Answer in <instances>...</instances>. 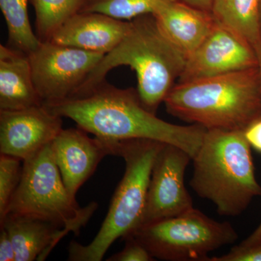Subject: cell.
I'll return each instance as SVG.
<instances>
[{
  "label": "cell",
  "instance_id": "6da1fadb",
  "mask_svg": "<svg viewBox=\"0 0 261 261\" xmlns=\"http://www.w3.org/2000/svg\"><path fill=\"white\" fill-rule=\"evenodd\" d=\"M43 105L50 112L70 118L79 128L103 140L159 141L177 146L192 159L207 130L200 125L180 126L163 121L143 106L137 89L118 88L106 80L80 97Z\"/></svg>",
  "mask_w": 261,
  "mask_h": 261
},
{
  "label": "cell",
  "instance_id": "7a4b0ae2",
  "mask_svg": "<svg viewBox=\"0 0 261 261\" xmlns=\"http://www.w3.org/2000/svg\"><path fill=\"white\" fill-rule=\"evenodd\" d=\"M129 32L99 64L72 97L87 93L106 80L117 67L128 66L137 77V92L143 106L156 114L160 105L181 76L187 56L170 40L152 14L130 20Z\"/></svg>",
  "mask_w": 261,
  "mask_h": 261
},
{
  "label": "cell",
  "instance_id": "3957f363",
  "mask_svg": "<svg viewBox=\"0 0 261 261\" xmlns=\"http://www.w3.org/2000/svg\"><path fill=\"white\" fill-rule=\"evenodd\" d=\"M167 112L206 129L244 130L261 116L258 67L175 84Z\"/></svg>",
  "mask_w": 261,
  "mask_h": 261
},
{
  "label": "cell",
  "instance_id": "277c9868",
  "mask_svg": "<svg viewBox=\"0 0 261 261\" xmlns=\"http://www.w3.org/2000/svg\"><path fill=\"white\" fill-rule=\"evenodd\" d=\"M192 161L190 186L199 197L211 201L221 216H240L261 196L243 130H206Z\"/></svg>",
  "mask_w": 261,
  "mask_h": 261
},
{
  "label": "cell",
  "instance_id": "5b68a950",
  "mask_svg": "<svg viewBox=\"0 0 261 261\" xmlns=\"http://www.w3.org/2000/svg\"><path fill=\"white\" fill-rule=\"evenodd\" d=\"M108 141L111 154L124 161V174L95 238L87 245L70 242L68 260H102L111 245L132 232L142 220L152 167L164 142L147 139Z\"/></svg>",
  "mask_w": 261,
  "mask_h": 261
},
{
  "label": "cell",
  "instance_id": "8992f818",
  "mask_svg": "<svg viewBox=\"0 0 261 261\" xmlns=\"http://www.w3.org/2000/svg\"><path fill=\"white\" fill-rule=\"evenodd\" d=\"M97 207L93 202L82 208L70 195L50 143L23 161L21 179L7 214L47 221L78 236Z\"/></svg>",
  "mask_w": 261,
  "mask_h": 261
},
{
  "label": "cell",
  "instance_id": "52a82bcc",
  "mask_svg": "<svg viewBox=\"0 0 261 261\" xmlns=\"http://www.w3.org/2000/svg\"><path fill=\"white\" fill-rule=\"evenodd\" d=\"M128 234L154 259L168 261H209V253L238 239L229 222L215 221L195 207L174 217L141 225Z\"/></svg>",
  "mask_w": 261,
  "mask_h": 261
},
{
  "label": "cell",
  "instance_id": "ba28073f",
  "mask_svg": "<svg viewBox=\"0 0 261 261\" xmlns=\"http://www.w3.org/2000/svg\"><path fill=\"white\" fill-rule=\"evenodd\" d=\"M104 56L51 42L41 43L29 57L34 85L43 104L72 97Z\"/></svg>",
  "mask_w": 261,
  "mask_h": 261
},
{
  "label": "cell",
  "instance_id": "9c48e42d",
  "mask_svg": "<svg viewBox=\"0 0 261 261\" xmlns=\"http://www.w3.org/2000/svg\"><path fill=\"white\" fill-rule=\"evenodd\" d=\"M191 161L186 151L164 143L152 167L140 226L174 217L193 208L185 183V172Z\"/></svg>",
  "mask_w": 261,
  "mask_h": 261
},
{
  "label": "cell",
  "instance_id": "30bf717a",
  "mask_svg": "<svg viewBox=\"0 0 261 261\" xmlns=\"http://www.w3.org/2000/svg\"><path fill=\"white\" fill-rule=\"evenodd\" d=\"M258 66V58L253 48L216 21L211 34L187 58L178 83Z\"/></svg>",
  "mask_w": 261,
  "mask_h": 261
},
{
  "label": "cell",
  "instance_id": "8fae6325",
  "mask_svg": "<svg viewBox=\"0 0 261 261\" xmlns=\"http://www.w3.org/2000/svg\"><path fill=\"white\" fill-rule=\"evenodd\" d=\"M62 129L63 118L44 105L0 111V153L23 162L51 143Z\"/></svg>",
  "mask_w": 261,
  "mask_h": 261
},
{
  "label": "cell",
  "instance_id": "7c38bea8",
  "mask_svg": "<svg viewBox=\"0 0 261 261\" xmlns=\"http://www.w3.org/2000/svg\"><path fill=\"white\" fill-rule=\"evenodd\" d=\"M88 134L79 127L63 128L51 142L63 183L73 198L102 160L111 155L107 140L97 137L91 138Z\"/></svg>",
  "mask_w": 261,
  "mask_h": 261
},
{
  "label": "cell",
  "instance_id": "4fadbf2b",
  "mask_svg": "<svg viewBox=\"0 0 261 261\" xmlns=\"http://www.w3.org/2000/svg\"><path fill=\"white\" fill-rule=\"evenodd\" d=\"M132 23L102 13L81 12L70 18L49 42L106 55L129 32Z\"/></svg>",
  "mask_w": 261,
  "mask_h": 261
},
{
  "label": "cell",
  "instance_id": "5bb4252c",
  "mask_svg": "<svg viewBox=\"0 0 261 261\" xmlns=\"http://www.w3.org/2000/svg\"><path fill=\"white\" fill-rule=\"evenodd\" d=\"M152 15L168 39L187 58L203 42L216 23L211 13L181 0L162 2Z\"/></svg>",
  "mask_w": 261,
  "mask_h": 261
},
{
  "label": "cell",
  "instance_id": "9a60e30c",
  "mask_svg": "<svg viewBox=\"0 0 261 261\" xmlns=\"http://www.w3.org/2000/svg\"><path fill=\"white\" fill-rule=\"evenodd\" d=\"M29 56L0 45V111H18L42 106Z\"/></svg>",
  "mask_w": 261,
  "mask_h": 261
},
{
  "label": "cell",
  "instance_id": "2e32d148",
  "mask_svg": "<svg viewBox=\"0 0 261 261\" xmlns=\"http://www.w3.org/2000/svg\"><path fill=\"white\" fill-rule=\"evenodd\" d=\"M1 228L8 231L15 252V261L45 260L63 237L64 229L42 220L8 214Z\"/></svg>",
  "mask_w": 261,
  "mask_h": 261
},
{
  "label": "cell",
  "instance_id": "e0dca14e",
  "mask_svg": "<svg viewBox=\"0 0 261 261\" xmlns=\"http://www.w3.org/2000/svg\"><path fill=\"white\" fill-rule=\"evenodd\" d=\"M261 0H214L211 14L218 23L246 41L261 59Z\"/></svg>",
  "mask_w": 261,
  "mask_h": 261
},
{
  "label": "cell",
  "instance_id": "ac0fdd59",
  "mask_svg": "<svg viewBox=\"0 0 261 261\" xmlns=\"http://www.w3.org/2000/svg\"><path fill=\"white\" fill-rule=\"evenodd\" d=\"M0 8L8 27L7 46L29 56L42 42L29 21L28 0H0Z\"/></svg>",
  "mask_w": 261,
  "mask_h": 261
},
{
  "label": "cell",
  "instance_id": "d6986e66",
  "mask_svg": "<svg viewBox=\"0 0 261 261\" xmlns=\"http://www.w3.org/2000/svg\"><path fill=\"white\" fill-rule=\"evenodd\" d=\"M36 15V34L49 42L70 18L82 12L88 0H30Z\"/></svg>",
  "mask_w": 261,
  "mask_h": 261
},
{
  "label": "cell",
  "instance_id": "ffe728a7",
  "mask_svg": "<svg viewBox=\"0 0 261 261\" xmlns=\"http://www.w3.org/2000/svg\"><path fill=\"white\" fill-rule=\"evenodd\" d=\"M164 1L171 0H88L82 12L102 13L130 21L142 15L152 14L158 5Z\"/></svg>",
  "mask_w": 261,
  "mask_h": 261
},
{
  "label": "cell",
  "instance_id": "44dd1931",
  "mask_svg": "<svg viewBox=\"0 0 261 261\" xmlns=\"http://www.w3.org/2000/svg\"><path fill=\"white\" fill-rule=\"evenodd\" d=\"M21 160L0 154V223L8 214V207L21 179L23 166Z\"/></svg>",
  "mask_w": 261,
  "mask_h": 261
},
{
  "label": "cell",
  "instance_id": "7402d4cb",
  "mask_svg": "<svg viewBox=\"0 0 261 261\" xmlns=\"http://www.w3.org/2000/svg\"><path fill=\"white\" fill-rule=\"evenodd\" d=\"M125 247L121 251L108 257V261H153L155 260L150 252L132 235H126Z\"/></svg>",
  "mask_w": 261,
  "mask_h": 261
},
{
  "label": "cell",
  "instance_id": "603a6c76",
  "mask_svg": "<svg viewBox=\"0 0 261 261\" xmlns=\"http://www.w3.org/2000/svg\"><path fill=\"white\" fill-rule=\"evenodd\" d=\"M209 261H261V241L250 245L239 244L228 253L211 257Z\"/></svg>",
  "mask_w": 261,
  "mask_h": 261
},
{
  "label": "cell",
  "instance_id": "cb8c5ba5",
  "mask_svg": "<svg viewBox=\"0 0 261 261\" xmlns=\"http://www.w3.org/2000/svg\"><path fill=\"white\" fill-rule=\"evenodd\" d=\"M243 133L251 148L261 154V116L252 121Z\"/></svg>",
  "mask_w": 261,
  "mask_h": 261
},
{
  "label": "cell",
  "instance_id": "d4e9b609",
  "mask_svg": "<svg viewBox=\"0 0 261 261\" xmlns=\"http://www.w3.org/2000/svg\"><path fill=\"white\" fill-rule=\"evenodd\" d=\"M0 261H15L14 247L5 228H1L0 233Z\"/></svg>",
  "mask_w": 261,
  "mask_h": 261
},
{
  "label": "cell",
  "instance_id": "484cf974",
  "mask_svg": "<svg viewBox=\"0 0 261 261\" xmlns=\"http://www.w3.org/2000/svg\"><path fill=\"white\" fill-rule=\"evenodd\" d=\"M181 1L187 5H191L194 8L211 13L214 0H181Z\"/></svg>",
  "mask_w": 261,
  "mask_h": 261
},
{
  "label": "cell",
  "instance_id": "4316f807",
  "mask_svg": "<svg viewBox=\"0 0 261 261\" xmlns=\"http://www.w3.org/2000/svg\"><path fill=\"white\" fill-rule=\"evenodd\" d=\"M261 241V222L259 226L247 239L242 242V245H250Z\"/></svg>",
  "mask_w": 261,
  "mask_h": 261
},
{
  "label": "cell",
  "instance_id": "83f0119b",
  "mask_svg": "<svg viewBox=\"0 0 261 261\" xmlns=\"http://www.w3.org/2000/svg\"><path fill=\"white\" fill-rule=\"evenodd\" d=\"M259 69H260V95H261V59L259 61Z\"/></svg>",
  "mask_w": 261,
  "mask_h": 261
},
{
  "label": "cell",
  "instance_id": "f1b7e54d",
  "mask_svg": "<svg viewBox=\"0 0 261 261\" xmlns=\"http://www.w3.org/2000/svg\"><path fill=\"white\" fill-rule=\"evenodd\" d=\"M260 27H261V1H260Z\"/></svg>",
  "mask_w": 261,
  "mask_h": 261
}]
</instances>
